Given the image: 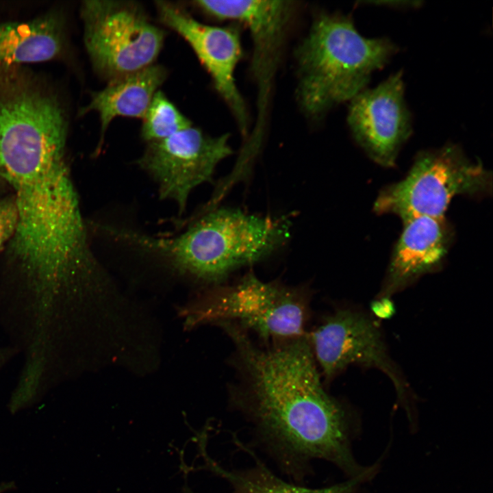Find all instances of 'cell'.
<instances>
[{
  "instance_id": "5bb4252c",
  "label": "cell",
  "mask_w": 493,
  "mask_h": 493,
  "mask_svg": "<svg viewBox=\"0 0 493 493\" xmlns=\"http://www.w3.org/2000/svg\"><path fill=\"white\" fill-rule=\"evenodd\" d=\"M254 457L253 467L227 470L216 467V471L231 487V493H355L359 484L365 479H349L347 481L320 488H309L288 483L276 476L260 460Z\"/></svg>"
},
{
  "instance_id": "7c38bea8",
  "label": "cell",
  "mask_w": 493,
  "mask_h": 493,
  "mask_svg": "<svg viewBox=\"0 0 493 493\" xmlns=\"http://www.w3.org/2000/svg\"><path fill=\"white\" fill-rule=\"evenodd\" d=\"M166 76L167 71L164 66L153 64L113 79L103 89L92 94L90 102L81 110L80 114L94 111L99 116L101 134L95 154L99 155L106 130L114 118H143Z\"/></svg>"
},
{
  "instance_id": "e0dca14e",
  "label": "cell",
  "mask_w": 493,
  "mask_h": 493,
  "mask_svg": "<svg viewBox=\"0 0 493 493\" xmlns=\"http://www.w3.org/2000/svg\"><path fill=\"white\" fill-rule=\"evenodd\" d=\"M388 296L377 297L370 305L372 314L378 318L385 319L393 316L395 310L392 301Z\"/></svg>"
},
{
  "instance_id": "8fae6325",
  "label": "cell",
  "mask_w": 493,
  "mask_h": 493,
  "mask_svg": "<svg viewBox=\"0 0 493 493\" xmlns=\"http://www.w3.org/2000/svg\"><path fill=\"white\" fill-rule=\"evenodd\" d=\"M294 5L289 1L209 0L207 16L244 24L253 42L254 73L258 79L273 77Z\"/></svg>"
},
{
  "instance_id": "9c48e42d",
  "label": "cell",
  "mask_w": 493,
  "mask_h": 493,
  "mask_svg": "<svg viewBox=\"0 0 493 493\" xmlns=\"http://www.w3.org/2000/svg\"><path fill=\"white\" fill-rule=\"evenodd\" d=\"M155 3L160 23L189 44L244 133L248 115L235 79L236 68L242 56L239 30L233 26L203 24L184 7L170 1H157Z\"/></svg>"
},
{
  "instance_id": "4fadbf2b",
  "label": "cell",
  "mask_w": 493,
  "mask_h": 493,
  "mask_svg": "<svg viewBox=\"0 0 493 493\" xmlns=\"http://www.w3.org/2000/svg\"><path fill=\"white\" fill-rule=\"evenodd\" d=\"M64 45L63 23L55 13L27 21L0 23V70L50 60Z\"/></svg>"
},
{
  "instance_id": "5b68a950",
  "label": "cell",
  "mask_w": 493,
  "mask_h": 493,
  "mask_svg": "<svg viewBox=\"0 0 493 493\" xmlns=\"http://www.w3.org/2000/svg\"><path fill=\"white\" fill-rule=\"evenodd\" d=\"M191 326L209 321H228L265 340H284L304 336L307 301L296 290L264 282L249 273L235 286L190 312Z\"/></svg>"
},
{
  "instance_id": "3957f363",
  "label": "cell",
  "mask_w": 493,
  "mask_h": 493,
  "mask_svg": "<svg viewBox=\"0 0 493 493\" xmlns=\"http://www.w3.org/2000/svg\"><path fill=\"white\" fill-rule=\"evenodd\" d=\"M491 188V175L483 165L466 157L458 146L447 144L418 153L405 178L379 194L374 210L403 221L443 218L454 197L482 195Z\"/></svg>"
},
{
  "instance_id": "2e32d148",
  "label": "cell",
  "mask_w": 493,
  "mask_h": 493,
  "mask_svg": "<svg viewBox=\"0 0 493 493\" xmlns=\"http://www.w3.org/2000/svg\"><path fill=\"white\" fill-rule=\"evenodd\" d=\"M17 211L14 199L0 200V249L12 238L17 225Z\"/></svg>"
},
{
  "instance_id": "ac0fdd59",
  "label": "cell",
  "mask_w": 493,
  "mask_h": 493,
  "mask_svg": "<svg viewBox=\"0 0 493 493\" xmlns=\"http://www.w3.org/2000/svg\"><path fill=\"white\" fill-rule=\"evenodd\" d=\"M0 178H1V176H0Z\"/></svg>"
},
{
  "instance_id": "8992f818",
  "label": "cell",
  "mask_w": 493,
  "mask_h": 493,
  "mask_svg": "<svg viewBox=\"0 0 493 493\" xmlns=\"http://www.w3.org/2000/svg\"><path fill=\"white\" fill-rule=\"evenodd\" d=\"M306 338L326 380L351 364L379 369L391 379L399 401L413 421L408 384L389 355L381 329L372 317L354 308H338Z\"/></svg>"
},
{
  "instance_id": "ba28073f",
  "label": "cell",
  "mask_w": 493,
  "mask_h": 493,
  "mask_svg": "<svg viewBox=\"0 0 493 493\" xmlns=\"http://www.w3.org/2000/svg\"><path fill=\"white\" fill-rule=\"evenodd\" d=\"M349 102L347 123L357 143L377 164L394 166L412 133L403 73L391 75L375 88H366Z\"/></svg>"
},
{
  "instance_id": "52a82bcc",
  "label": "cell",
  "mask_w": 493,
  "mask_h": 493,
  "mask_svg": "<svg viewBox=\"0 0 493 493\" xmlns=\"http://www.w3.org/2000/svg\"><path fill=\"white\" fill-rule=\"evenodd\" d=\"M229 135L213 137L192 126L147 142L136 164L154 181L159 198L175 203L179 216L192 192L212 179L220 162L232 153Z\"/></svg>"
},
{
  "instance_id": "277c9868",
  "label": "cell",
  "mask_w": 493,
  "mask_h": 493,
  "mask_svg": "<svg viewBox=\"0 0 493 493\" xmlns=\"http://www.w3.org/2000/svg\"><path fill=\"white\" fill-rule=\"evenodd\" d=\"M84 42L95 71L110 81L154 64L165 32L135 1L91 0L80 9Z\"/></svg>"
},
{
  "instance_id": "6da1fadb",
  "label": "cell",
  "mask_w": 493,
  "mask_h": 493,
  "mask_svg": "<svg viewBox=\"0 0 493 493\" xmlns=\"http://www.w3.org/2000/svg\"><path fill=\"white\" fill-rule=\"evenodd\" d=\"M220 325L235 347L233 404L285 472L301 479L321 459L349 479L373 476L374 467L362 466L352 452L357 417L324 389L306 336L262 348L236 324Z\"/></svg>"
},
{
  "instance_id": "7a4b0ae2",
  "label": "cell",
  "mask_w": 493,
  "mask_h": 493,
  "mask_svg": "<svg viewBox=\"0 0 493 493\" xmlns=\"http://www.w3.org/2000/svg\"><path fill=\"white\" fill-rule=\"evenodd\" d=\"M398 49L388 38L363 36L350 17L320 14L295 51L296 96L302 110L318 118L350 101Z\"/></svg>"
},
{
  "instance_id": "9a60e30c",
  "label": "cell",
  "mask_w": 493,
  "mask_h": 493,
  "mask_svg": "<svg viewBox=\"0 0 493 493\" xmlns=\"http://www.w3.org/2000/svg\"><path fill=\"white\" fill-rule=\"evenodd\" d=\"M142 119L141 137L146 142L166 138L192 126L161 90L154 94Z\"/></svg>"
},
{
  "instance_id": "30bf717a",
  "label": "cell",
  "mask_w": 493,
  "mask_h": 493,
  "mask_svg": "<svg viewBox=\"0 0 493 493\" xmlns=\"http://www.w3.org/2000/svg\"><path fill=\"white\" fill-rule=\"evenodd\" d=\"M403 223L377 297H390L421 276L438 270L448 253L451 233L444 217L418 216Z\"/></svg>"
}]
</instances>
